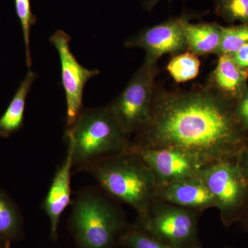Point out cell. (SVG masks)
I'll list each match as a JSON object with an SVG mask.
<instances>
[{
  "label": "cell",
  "instance_id": "cell-1",
  "mask_svg": "<svg viewBox=\"0 0 248 248\" xmlns=\"http://www.w3.org/2000/svg\"><path fill=\"white\" fill-rule=\"evenodd\" d=\"M234 104L207 86L190 91L155 88L149 119L131 144L185 152L204 167L236 160L248 135L235 115Z\"/></svg>",
  "mask_w": 248,
  "mask_h": 248
},
{
  "label": "cell",
  "instance_id": "cell-2",
  "mask_svg": "<svg viewBox=\"0 0 248 248\" xmlns=\"http://www.w3.org/2000/svg\"><path fill=\"white\" fill-rule=\"evenodd\" d=\"M103 192L133 208L138 217L146 215L157 200L154 174L131 149L86 166Z\"/></svg>",
  "mask_w": 248,
  "mask_h": 248
},
{
  "label": "cell",
  "instance_id": "cell-3",
  "mask_svg": "<svg viewBox=\"0 0 248 248\" xmlns=\"http://www.w3.org/2000/svg\"><path fill=\"white\" fill-rule=\"evenodd\" d=\"M72 152L73 168L86 166L130 149L128 135L109 108H83L75 124L65 133Z\"/></svg>",
  "mask_w": 248,
  "mask_h": 248
},
{
  "label": "cell",
  "instance_id": "cell-4",
  "mask_svg": "<svg viewBox=\"0 0 248 248\" xmlns=\"http://www.w3.org/2000/svg\"><path fill=\"white\" fill-rule=\"evenodd\" d=\"M68 227L78 248H114L129 226L104 192L86 187L72 203Z\"/></svg>",
  "mask_w": 248,
  "mask_h": 248
},
{
  "label": "cell",
  "instance_id": "cell-5",
  "mask_svg": "<svg viewBox=\"0 0 248 248\" xmlns=\"http://www.w3.org/2000/svg\"><path fill=\"white\" fill-rule=\"evenodd\" d=\"M197 177L211 192L224 226L230 227L241 221L248 205V181L236 160L205 166Z\"/></svg>",
  "mask_w": 248,
  "mask_h": 248
},
{
  "label": "cell",
  "instance_id": "cell-6",
  "mask_svg": "<svg viewBox=\"0 0 248 248\" xmlns=\"http://www.w3.org/2000/svg\"><path fill=\"white\" fill-rule=\"evenodd\" d=\"M200 214L156 200L135 225L173 248H199Z\"/></svg>",
  "mask_w": 248,
  "mask_h": 248
},
{
  "label": "cell",
  "instance_id": "cell-7",
  "mask_svg": "<svg viewBox=\"0 0 248 248\" xmlns=\"http://www.w3.org/2000/svg\"><path fill=\"white\" fill-rule=\"evenodd\" d=\"M157 73V63L145 58L125 89L108 106L127 135L138 133L149 119Z\"/></svg>",
  "mask_w": 248,
  "mask_h": 248
},
{
  "label": "cell",
  "instance_id": "cell-8",
  "mask_svg": "<svg viewBox=\"0 0 248 248\" xmlns=\"http://www.w3.org/2000/svg\"><path fill=\"white\" fill-rule=\"evenodd\" d=\"M71 36L62 30L50 37V42L58 50L61 63L62 86L66 102V128L76 122L83 110V95L86 83L99 74L98 70H90L80 64L70 48Z\"/></svg>",
  "mask_w": 248,
  "mask_h": 248
},
{
  "label": "cell",
  "instance_id": "cell-9",
  "mask_svg": "<svg viewBox=\"0 0 248 248\" xmlns=\"http://www.w3.org/2000/svg\"><path fill=\"white\" fill-rule=\"evenodd\" d=\"M192 17V15H183L146 28L125 41V46L143 49L146 52L145 58L156 63L166 54L175 55L185 52L188 47L184 35V24Z\"/></svg>",
  "mask_w": 248,
  "mask_h": 248
},
{
  "label": "cell",
  "instance_id": "cell-10",
  "mask_svg": "<svg viewBox=\"0 0 248 248\" xmlns=\"http://www.w3.org/2000/svg\"><path fill=\"white\" fill-rule=\"evenodd\" d=\"M130 149L151 169L158 186L197 177L204 167L194 156L173 148H146L131 144Z\"/></svg>",
  "mask_w": 248,
  "mask_h": 248
},
{
  "label": "cell",
  "instance_id": "cell-11",
  "mask_svg": "<svg viewBox=\"0 0 248 248\" xmlns=\"http://www.w3.org/2000/svg\"><path fill=\"white\" fill-rule=\"evenodd\" d=\"M73 168L72 152L67 147L66 155L55 173L48 192L42 203L50 222V236L58 239L59 225L62 214L72 203L71 177Z\"/></svg>",
  "mask_w": 248,
  "mask_h": 248
},
{
  "label": "cell",
  "instance_id": "cell-12",
  "mask_svg": "<svg viewBox=\"0 0 248 248\" xmlns=\"http://www.w3.org/2000/svg\"><path fill=\"white\" fill-rule=\"evenodd\" d=\"M157 200L200 213L216 208L211 192L197 176L158 186Z\"/></svg>",
  "mask_w": 248,
  "mask_h": 248
},
{
  "label": "cell",
  "instance_id": "cell-13",
  "mask_svg": "<svg viewBox=\"0 0 248 248\" xmlns=\"http://www.w3.org/2000/svg\"><path fill=\"white\" fill-rule=\"evenodd\" d=\"M248 68L239 66L231 55L218 56L206 86L228 100L236 102L247 88Z\"/></svg>",
  "mask_w": 248,
  "mask_h": 248
},
{
  "label": "cell",
  "instance_id": "cell-14",
  "mask_svg": "<svg viewBox=\"0 0 248 248\" xmlns=\"http://www.w3.org/2000/svg\"><path fill=\"white\" fill-rule=\"evenodd\" d=\"M37 77L35 72H28L7 108L0 117V136L1 138H9L22 128L28 95Z\"/></svg>",
  "mask_w": 248,
  "mask_h": 248
},
{
  "label": "cell",
  "instance_id": "cell-15",
  "mask_svg": "<svg viewBox=\"0 0 248 248\" xmlns=\"http://www.w3.org/2000/svg\"><path fill=\"white\" fill-rule=\"evenodd\" d=\"M184 31L187 50L197 56L216 55L221 41V25L216 23L192 24L187 20L184 24Z\"/></svg>",
  "mask_w": 248,
  "mask_h": 248
},
{
  "label": "cell",
  "instance_id": "cell-16",
  "mask_svg": "<svg viewBox=\"0 0 248 248\" xmlns=\"http://www.w3.org/2000/svg\"><path fill=\"white\" fill-rule=\"evenodd\" d=\"M20 213L9 197L0 191V239L10 242L22 232Z\"/></svg>",
  "mask_w": 248,
  "mask_h": 248
},
{
  "label": "cell",
  "instance_id": "cell-17",
  "mask_svg": "<svg viewBox=\"0 0 248 248\" xmlns=\"http://www.w3.org/2000/svg\"><path fill=\"white\" fill-rule=\"evenodd\" d=\"M201 62L198 56L190 50L173 55L168 63V72L177 83L195 79L200 74Z\"/></svg>",
  "mask_w": 248,
  "mask_h": 248
},
{
  "label": "cell",
  "instance_id": "cell-18",
  "mask_svg": "<svg viewBox=\"0 0 248 248\" xmlns=\"http://www.w3.org/2000/svg\"><path fill=\"white\" fill-rule=\"evenodd\" d=\"M222 37L219 48L216 55H232L248 44V24L223 27L221 26Z\"/></svg>",
  "mask_w": 248,
  "mask_h": 248
},
{
  "label": "cell",
  "instance_id": "cell-19",
  "mask_svg": "<svg viewBox=\"0 0 248 248\" xmlns=\"http://www.w3.org/2000/svg\"><path fill=\"white\" fill-rule=\"evenodd\" d=\"M120 245L124 248H173L137 225L129 226L124 232Z\"/></svg>",
  "mask_w": 248,
  "mask_h": 248
},
{
  "label": "cell",
  "instance_id": "cell-20",
  "mask_svg": "<svg viewBox=\"0 0 248 248\" xmlns=\"http://www.w3.org/2000/svg\"><path fill=\"white\" fill-rule=\"evenodd\" d=\"M16 14L22 28L24 45H25L26 63L30 68L32 65L30 51V35L31 28L37 22V17L31 8V0H14Z\"/></svg>",
  "mask_w": 248,
  "mask_h": 248
},
{
  "label": "cell",
  "instance_id": "cell-21",
  "mask_svg": "<svg viewBox=\"0 0 248 248\" xmlns=\"http://www.w3.org/2000/svg\"><path fill=\"white\" fill-rule=\"evenodd\" d=\"M215 13L226 22L248 24V0H215Z\"/></svg>",
  "mask_w": 248,
  "mask_h": 248
},
{
  "label": "cell",
  "instance_id": "cell-22",
  "mask_svg": "<svg viewBox=\"0 0 248 248\" xmlns=\"http://www.w3.org/2000/svg\"><path fill=\"white\" fill-rule=\"evenodd\" d=\"M234 112L241 126L248 135V86L242 96L235 102Z\"/></svg>",
  "mask_w": 248,
  "mask_h": 248
},
{
  "label": "cell",
  "instance_id": "cell-23",
  "mask_svg": "<svg viewBox=\"0 0 248 248\" xmlns=\"http://www.w3.org/2000/svg\"><path fill=\"white\" fill-rule=\"evenodd\" d=\"M236 163L245 178L248 181V143L236 158Z\"/></svg>",
  "mask_w": 248,
  "mask_h": 248
},
{
  "label": "cell",
  "instance_id": "cell-24",
  "mask_svg": "<svg viewBox=\"0 0 248 248\" xmlns=\"http://www.w3.org/2000/svg\"><path fill=\"white\" fill-rule=\"evenodd\" d=\"M231 56L239 66L248 68V44Z\"/></svg>",
  "mask_w": 248,
  "mask_h": 248
},
{
  "label": "cell",
  "instance_id": "cell-25",
  "mask_svg": "<svg viewBox=\"0 0 248 248\" xmlns=\"http://www.w3.org/2000/svg\"><path fill=\"white\" fill-rule=\"evenodd\" d=\"M161 1L163 0H146L143 3V6L147 11H151ZM166 1H171V0H166Z\"/></svg>",
  "mask_w": 248,
  "mask_h": 248
},
{
  "label": "cell",
  "instance_id": "cell-26",
  "mask_svg": "<svg viewBox=\"0 0 248 248\" xmlns=\"http://www.w3.org/2000/svg\"><path fill=\"white\" fill-rule=\"evenodd\" d=\"M240 221L242 222L243 225L248 231V205L244 214V216H243L242 218H241Z\"/></svg>",
  "mask_w": 248,
  "mask_h": 248
},
{
  "label": "cell",
  "instance_id": "cell-27",
  "mask_svg": "<svg viewBox=\"0 0 248 248\" xmlns=\"http://www.w3.org/2000/svg\"><path fill=\"white\" fill-rule=\"evenodd\" d=\"M10 242L3 241L0 239V248H9V244Z\"/></svg>",
  "mask_w": 248,
  "mask_h": 248
},
{
  "label": "cell",
  "instance_id": "cell-28",
  "mask_svg": "<svg viewBox=\"0 0 248 248\" xmlns=\"http://www.w3.org/2000/svg\"><path fill=\"white\" fill-rule=\"evenodd\" d=\"M202 248L200 247V248Z\"/></svg>",
  "mask_w": 248,
  "mask_h": 248
}]
</instances>
